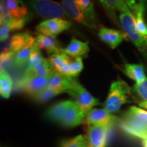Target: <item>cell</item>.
<instances>
[{"instance_id":"32","label":"cell","mask_w":147,"mask_h":147,"mask_svg":"<svg viewBox=\"0 0 147 147\" xmlns=\"http://www.w3.org/2000/svg\"><path fill=\"white\" fill-rule=\"evenodd\" d=\"M129 113H131V115L135 116L140 120L144 121L147 123V111L146 110H142L141 108L136 107V106H132L129 110Z\"/></svg>"},{"instance_id":"15","label":"cell","mask_w":147,"mask_h":147,"mask_svg":"<svg viewBox=\"0 0 147 147\" xmlns=\"http://www.w3.org/2000/svg\"><path fill=\"white\" fill-rule=\"evenodd\" d=\"M127 5L136 14V26L137 32L140 34L147 37V25L144 20V5L142 2L136 3V1H127Z\"/></svg>"},{"instance_id":"24","label":"cell","mask_w":147,"mask_h":147,"mask_svg":"<svg viewBox=\"0 0 147 147\" xmlns=\"http://www.w3.org/2000/svg\"><path fill=\"white\" fill-rule=\"evenodd\" d=\"M76 2L82 11L89 25L91 26V24L95 21V12L93 3L89 0H77Z\"/></svg>"},{"instance_id":"27","label":"cell","mask_w":147,"mask_h":147,"mask_svg":"<svg viewBox=\"0 0 147 147\" xmlns=\"http://www.w3.org/2000/svg\"><path fill=\"white\" fill-rule=\"evenodd\" d=\"M63 93H65V92L63 91H60V90H55L52 89H49V88H46L43 91L40 92L38 94L35 95L32 97L36 102H47V101L53 98V97L57 96V95Z\"/></svg>"},{"instance_id":"33","label":"cell","mask_w":147,"mask_h":147,"mask_svg":"<svg viewBox=\"0 0 147 147\" xmlns=\"http://www.w3.org/2000/svg\"><path fill=\"white\" fill-rule=\"evenodd\" d=\"M10 31H12L10 25L8 24H3L1 25L0 27V40L1 42H4L6 40H8L9 37V33Z\"/></svg>"},{"instance_id":"28","label":"cell","mask_w":147,"mask_h":147,"mask_svg":"<svg viewBox=\"0 0 147 147\" xmlns=\"http://www.w3.org/2000/svg\"><path fill=\"white\" fill-rule=\"evenodd\" d=\"M61 147H89L87 141L82 135L77 136L75 138L63 140L61 142Z\"/></svg>"},{"instance_id":"30","label":"cell","mask_w":147,"mask_h":147,"mask_svg":"<svg viewBox=\"0 0 147 147\" xmlns=\"http://www.w3.org/2000/svg\"><path fill=\"white\" fill-rule=\"evenodd\" d=\"M42 59H43V57H42V53L40 52V49L35 42L34 48H33V50L32 51V53H31L30 57H29L28 61V66L34 65L38 61H39L40 60H41Z\"/></svg>"},{"instance_id":"10","label":"cell","mask_w":147,"mask_h":147,"mask_svg":"<svg viewBox=\"0 0 147 147\" xmlns=\"http://www.w3.org/2000/svg\"><path fill=\"white\" fill-rule=\"evenodd\" d=\"M84 114L76 102H72L64 114L60 123L66 127H75L83 122Z\"/></svg>"},{"instance_id":"7","label":"cell","mask_w":147,"mask_h":147,"mask_svg":"<svg viewBox=\"0 0 147 147\" xmlns=\"http://www.w3.org/2000/svg\"><path fill=\"white\" fill-rule=\"evenodd\" d=\"M121 127L127 133L144 140L147 138V123L129 112L120 123Z\"/></svg>"},{"instance_id":"9","label":"cell","mask_w":147,"mask_h":147,"mask_svg":"<svg viewBox=\"0 0 147 147\" xmlns=\"http://www.w3.org/2000/svg\"><path fill=\"white\" fill-rule=\"evenodd\" d=\"M115 117L111 115L105 108H93L87 113L86 121L89 126L106 127L109 128L114 123Z\"/></svg>"},{"instance_id":"1","label":"cell","mask_w":147,"mask_h":147,"mask_svg":"<svg viewBox=\"0 0 147 147\" xmlns=\"http://www.w3.org/2000/svg\"><path fill=\"white\" fill-rule=\"evenodd\" d=\"M115 1V8L121 12L119 20L125 32L147 60V37L137 32L136 19L127 3L123 1Z\"/></svg>"},{"instance_id":"22","label":"cell","mask_w":147,"mask_h":147,"mask_svg":"<svg viewBox=\"0 0 147 147\" xmlns=\"http://www.w3.org/2000/svg\"><path fill=\"white\" fill-rule=\"evenodd\" d=\"M71 59L72 57L63 53L51 55L49 58V61L55 71L59 73H61L66 66L70 63Z\"/></svg>"},{"instance_id":"2","label":"cell","mask_w":147,"mask_h":147,"mask_svg":"<svg viewBox=\"0 0 147 147\" xmlns=\"http://www.w3.org/2000/svg\"><path fill=\"white\" fill-rule=\"evenodd\" d=\"M130 87L125 82L118 80L111 84L104 108L110 113H117L123 104L131 102Z\"/></svg>"},{"instance_id":"26","label":"cell","mask_w":147,"mask_h":147,"mask_svg":"<svg viewBox=\"0 0 147 147\" xmlns=\"http://www.w3.org/2000/svg\"><path fill=\"white\" fill-rule=\"evenodd\" d=\"M35 42L36 41L29 43L28 45L23 48L14 57V65L18 66V67H21V66H23L25 64L28 63Z\"/></svg>"},{"instance_id":"8","label":"cell","mask_w":147,"mask_h":147,"mask_svg":"<svg viewBox=\"0 0 147 147\" xmlns=\"http://www.w3.org/2000/svg\"><path fill=\"white\" fill-rule=\"evenodd\" d=\"M71 25L70 22L63 18H53L41 22L36 29L40 34L56 38L57 35L68 29Z\"/></svg>"},{"instance_id":"21","label":"cell","mask_w":147,"mask_h":147,"mask_svg":"<svg viewBox=\"0 0 147 147\" xmlns=\"http://www.w3.org/2000/svg\"><path fill=\"white\" fill-rule=\"evenodd\" d=\"M124 72L132 80L140 82L146 78L144 67L141 64H125L124 67Z\"/></svg>"},{"instance_id":"4","label":"cell","mask_w":147,"mask_h":147,"mask_svg":"<svg viewBox=\"0 0 147 147\" xmlns=\"http://www.w3.org/2000/svg\"><path fill=\"white\" fill-rule=\"evenodd\" d=\"M32 8L42 17L53 19L65 17V12L61 5L49 0H38L31 1Z\"/></svg>"},{"instance_id":"6","label":"cell","mask_w":147,"mask_h":147,"mask_svg":"<svg viewBox=\"0 0 147 147\" xmlns=\"http://www.w3.org/2000/svg\"><path fill=\"white\" fill-rule=\"evenodd\" d=\"M55 72L56 71L47 76L33 77L29 78H22L18 82L16 86L21 91L33 97L47 87L49 80Z\"/></svg>"},{"instance_id":"17","label":"cell","mask_w":147,"mask_h":147,"mask_svg":"<svg viewBox=\"0 0 147 147\" xmlns=\"http://www.w3.org/2000/svg\"><path fill=\"white\" fill-rule=\"evenodd\" d=\"M89 51L88 42H83L80 40L72 38L69 44L63 52L71 57H81L87 55Z\"/></svg>"},{"instance_id":"3","label":"cell","mask_w":147,"mask_h":147,"mask_svg":"<svg viewBox=\"0 0 147 147\" xmlns=\"http://www.w3.org/2000/svg\"><path fill=\"white\" fill-rule=\"evenodd\" d=\"M35 41L36 38H34L28 33H20L12 36L9 43V47L5 48L1 53V67L15 56L23 48Z\"/></svg>"},{"instance_id":"25","label":"cell","mask_w":147,"mask_h":147,"mask_svg":"<svg viewBox=\"0 0 147 147\" xmlns=\"http://www.w3.org/2000/svg\"><path fill=\"white\" fill-rule=\"evenodd\" d=\"M83 69V63L81 57H74L71 59L70 63L62 71V74L65 76L75 78L81 72Z\"/></svg>"},{"instance_id":"35","label":"cell","mask_w":147,"mask_h":147,"mask_svg":"<svg viewBox=\"0 0 147 147\" xmlns=\"http://www.w3.org/2000/svg\"><path fill=\"white\" fill-rule=\"evenodd\" d=\"M143 147H147V138L144 140H142Z\"/></svg>"},{"instance_id":"16","label":"cell","mask_w":147,"mask_h":147,"mask_svg":"<svg viewBox=\"0 0 147 147\" xmlns=\"http://www.w3.org/2000/svg\"><path fill=\"white\" fill-rule=\"evenodd\" d=\"M98 35L103 42L108 44L113 49L118 47L124 38V35L122 32L106 27L101 28Z\"/></svg>"},{"instance_id":"5","label":"cell","mask_w":147,"mask_h":147,"mask_svg":"<svg viewBox=\"0 0 147 147\" xmlns=\"http://www.w3.org/2000/svg\"><path fill=\"white\" fill-rule=\"evenodd\" d=\"M67 93L74 97L76 100L77 104L80 106L82 112L87 114L93 106L100 105L101 103L97 99L92 95L87 89L77 82L71 90L67 91Z\"/></svg>"},{"instance_id":"20","label":"cell","mask_w":147,"mask_h":147,"mask_svg":"<svg viewBox=\"0 0 147 147\" xmlns=\"http://www.w3.org/2000/svg\"><path fill=\"white\" fill-rule=\"evenodd\" d=\"M71 103L70 100L62 101L58 102L49 108L47 111V117L51 120L55 122L60 123L63 118L64 114L67 111V108L69 107Z\"/></svg>"},{"instance_id":"14","label":"cell","mask_w":147,"mask_h":147,"mask_svg":"<svg viewBox=\"0 0 147 147\" xmlns=\"http://www.w3.org/2000/svg\"><path fill=\"white\" fill-rule=\"evenodd\" d=\"M36 43L40 49L47 51L50 56L63 53V49H61L55 37L48 36L40 34L36 38Z\"/></svg>"},{"instance_id":"19","label":"cell","mask_w":147,"mask_h":147,"mask_svg":"<svg viewBox=\"0 0 147 147\" xmlns=\"http://www.w3.org/2000/svg\"><path fill=\"white\" fill-rule=\"evenodd\" d=\"M3 2L9 14L14 21L26 20L27 10L22 1L16 0H7L3 1Z\"/></svg>"},{"instance_id":"13","label":"cell","mask_w":147,"mask_h":147,"mask_svg":"<svg viewBox=\"0 0 147 147\" xmlns=\"http://www.w3.org/2000/svg\"><path fill=\"white\" fill-rule=\"evenodd\" d=\"M108 127L89 126L87 133L89 147H106Z\"/></svg>"},{"instance_id":"34","label":"cell","mask_w":147,"mask_h":147,"mask_svg":"<svg viewBox=\"0 0 147 147\" xmlns=\"http://www.w3.org/2000/svg\"><path fill=\"white\" fill-rule=\"evenodd\" d=\"M139 106L140 107L144 108L145 109H147V102H142L139 103Z\"/></svg>"},{"instance_id":"12","label":"cell","mask_w":147,"mask_h":147,"mask_svg":"<svg viewBox=\"0 0 147 147\" xmlns=\"http://www.w3.org/2000/svg\"><path fill=\"white\" fill-rule=\"evenodd\" d=\"M78 82L75 78L65 76L56 71L49 80L47 88L63 91L65 93L71 90Z\"/></svg>"},{"instance_id":"11","label":"cell","mask_w":147,"mask_h":147,"mask_svg":"<svg viewBox=\"0 0 147 147\" xmlns=\"http://www.w3.org/2000/svg\"><path fill=\"white\" fill-rule=\"evenodd\" d=\"M54 71H55V69L53 68L49 59L43 58L34 65L28 66L23 78H29L33 77L47 76Z\"/></svg>"},{"instance_id":"29","label":"cell","mask_w":147,"mask_h":147,"mask_svg":"<svg viewBox=\"0 0 147 147\" xmlns=\"http://www.w3.org/2000/svg\"><path fill=\"white\" fill-rule=\"evenodd\" d=\"M134 91L144 100V102H147V78L142 82L136 83L134 87Z\"/></svg>"},{"instance_id":"23","label":"cell","mask_w":147,"mask_h":147,"mask_svg":"<svg viewBox=\"0 0 147 147\" xmlns=\"http://www.w3.org/2000/svg\"><path fill=\"white\" fill-rule=\"evenodd\" d=\"M12 78L6 71L1 69L0 71V93L3 97L8 99L10 96L11 91L12 89Z\"/></svg>"},{"instance_id":"31","label":"cell","mask_w":147,"mask_h":147,"mask_svg":"<svg viewBox=\"0 0 147 147\" xmlns=\"http://www.w3.org/2000/svg\"><path fill=\"white\" fill-rule=\"evenodd\" d=\"M0 11H1V25L3 24H8L12 23L14 21L11 16L9 14L5 3L3 1H1V5H0Z\"/></svg>"},{"instance_id":"18","label":"cell","mask_w":147,"mask_h":147,"mask_svg":"<svg viewBox=\"0 0 147 147\" xmlns=\"http://www.w3.org/2000/svg\"><path fill=\"white\" fill-rule=\"evenodd\" d=\"M61 4L65 10V14H67L69 17L72 18L74 21L78 23L84 24L85 25H89L82 11L77 5L76 1L63 0L61 1Z\"/></svg>"}]
</instances>
